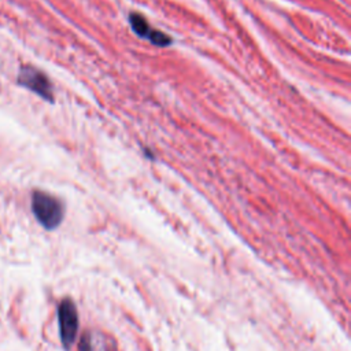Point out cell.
<instances>
[{"label": "cell", "mask_w": 351, "mask_h": 351, "mask_svg": "<svg viewBox=\"0 0 351 351\" xmlns=\"http://www.w3.org/2000/svg\"><path fill=\"white\" fill-rule=\"evenodd\" d=\"M32 210L37 221L45 229H55L62 222L63 205L57 197L43 191H36L32 196Z\"/></svg>", "instance_id": "6da1fadb"}, {"label": "cell", "mask_w": 351, "mask_h": 351, "mask_svg": "<svg viewBox=\"0 0 351 351\" xmlns=\"http://www.w3.org/2000/svg\"><path fill=\"white\" fill-rule=\"evenodd\" d=\"M59 335L63 347L69 350L76 340L78 331V314L72 299H63L58 308Z\"/></svg>", "instance_id": "7a4b0ae2"}, {"label": "cell", "mask_w": 351, "mask_h": 351, "mask_svg": "<svg viewBox=\"0 0 351 351\" xmlns=\"http://www.w3.org/2000/svg\"><path fill=\"white\" fill-rule=\"evenodd\" d=\"M18 84L33 91L34 93H37L45 101H53L51 82L47 78V76L37 69L32 68V66H25L21 69L20 76H18Z\"/></svg>", "instance_id": "3957f363"}, {"label": "cell", "mask_w": 351, "mask_h": 351, "mask_svg": "<svg viewBox=\"0 0 351 351\" xmlns=\"http://www.w3.org/2000/svg\"><path fill=\"white\" fill-rule=\"evenodd\" d=\"M129 22L136 34H139L140 37H143V39H149V36H151L154 29H151V26H149V24L143 15L137 14V13H132L129 15Z\"/></svg>", "instance_id": "277c9868"}]
</instances>
